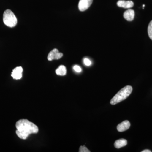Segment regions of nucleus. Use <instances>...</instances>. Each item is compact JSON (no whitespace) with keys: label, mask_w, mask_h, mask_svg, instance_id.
Segmentation results:
<instances>
[{"label":"nucleus","mask_w":152,"mask_h":152,"mask_svg":"<svg viewBox=\"0 0 152 152\" xmlns=\"http://www.w3.org/2000/svg\"><path fill=\"white\" fill-rule=\"evenodd\" d=\"M17 135L20 139L26 140L31 134H37L39 132L37 126L27 119L19 120L16 124Z\"/></svg>","instance_id":"obj_1"},{"label":"nucleus","mask_w":152,"mask_h":152,"mask_svg":"<svg viewBox=\"0 0 152 152\" xmlns=\"http://www.w3.org/2000/svg\"><path fill=\"white\" fill-rule=\"evenodd\" d=\"M132 90V87L131 86H127L124 87L111 100L110 104L115 105L124 100L130 96Z\"/></svg>","instance_id":"obj_2"},{"label":"nucleus","mask_w":152,"mask_h":152,"mask_svg":"<svg viewBox=\"0 0 152 152\" xmlns=\"http://www.w3.org/2000/svg\"><path fill=\"white\" fill-rule=\"evenodd\" d=\"M79 152H90V151L88 149V148L85 146V145L84 146H81L80 147V148H79Z\"/></svg>","instance_id":"obj_13"},{"label":"nucleus","mask_w":152,"mask_h":152,"mask_svg":"<svg viewBox=\"0 0 152 152\" xmlns=\"http://www.w3.org/2000/svg\"><path fill=\"white\" fill-rule=\"evenodd\" d=\"M127 144L126 140L124 139H121L117 140L114 143V146L116 148H120L122 147H124Z\"/></svg>","instance_id":"obj_10"},{"label":"nucleus","mask_w":152,"mask_h":152,"mask_svg":"<svg viewBox=\"0 0 152 152\" xmlns=\"http://www.w3.org/2000/svg\"><path fill=\"white\" fill-rule=\"evenodd\" d=\"M117 5L120 7L124 8L125 9H129L132 7L134 4L132 1H124L119 0L117 3Z\"/></svg>","instance_id":"obj_7"},{"label":"nucleus","mask_w":152,"mask_h":152,"mask_svg":"<svg viewBox=\"0 0 152 152\" xmlns=\"http://www.w3.org/2000/svg\"><path fill=\"white\" fill-rule=\"evenodd\" d=\"M62 53H59L58 50L54 49L50 52L48 55V59L49 61L53 60H58L63 57Z\"/></svg>","instance_id":"obj_4"},{"label":"nucleus","mask_w":152,"mask_h":152,"mask_svg":"<svg viewBox=\"0 0 152 152\" xmlns=\"http://www.w3.org/2000/svg\"><path fill=\"white\" fill-rule=\"evenodd\" d=\"M56 74L58 75L64 76L66 74V69L64 66L61 65L56 70Z\"/></svg>","instance_id":"obj_11"},{"label":"nucleus","mask_w":152,"mask_h":152,"mask_svg":"<svg viewBox=\"0 0 152 152\" xmlns=\"http://www.w3.org/2000/svg\"><path fill=\"white\" fill-rule=\"evenodd\" d=\"M84 64L86 66H90L91 65V61L89 59L85 58L83 60Z\"/></svg>","instance_id":"obj_14"},{"label":"nucleus","mask_w":152,"mask_h":152,"mask_svg":"<svg viewBox=\"0 0 152 152\" xmlns=\"http://www.w3.org/2000/svg\"><path fill=\"white\" fill-rule=\"evenodd\" d=\"M23 69L22 67L19 66L14 69L11 74L13 78L15 80H20L22 77Z\"/></svg>","instance_id":"obj_6"},{"label":"nucleus","mask_w":152,"mask_h":152,"mask_svg":"<svg viewBox=\"0 0 152 152\" xmlns=\"http://www.w3.org/2000/svg\"><path fill=\"white\" fill-rule=\"evenodd\" d=\"M135 16V12L134 10H128L125 11L124 14V18L128 21H132L134 20Z\"/></svg>","instance_id":"obj_9"},{"label":"nucleus","mask_w":152,"mask_h":152,"mask_svg":"<svg viewBox=\"0 0 152 152\" xmlns=\"http://www.w3.org/2000/svg\"><path fill=\"white\" fill-rule=\"evenodd\" d=\"M130 126L131 124L129 121L126 120L118 125L117 130L119 132H124L128 130L130 127Z\"/></svg>","instance_id":"obj_8"},{"label":"nucleus","mask_w":152,"mask_h":152,"mask_svg":"<svg viewBox=\"0 0 152 152\" xmlns=\"http://www.w3.org/2000/svg\"><path fill=\"white\" fill-rule=\"evenodd\" d=\"M3 21L7 26L13 28L16 26L18 20L15 14L11 10H7L3 14Z\"/></svg>","instance_id":"obj_3"},{"label":"nucleus","mask_w":152,"mask_h":152,"mask_svg":"<svg viewBox=\"0 0 152 152\" xmlns=\"http://www.w3.org/2000/svg\"><path fill=\"white\" fill-rule=\"evenodd\" d=\"M74 70L77 72L80 73L81 72L82 69L80 66L75 65L73 67Z\"/></svg>","instance_id":"obj_15"},{"label":"nucleus","mask_w":152,"mask_h":152,"mask_svg":"<svg viewBox=\"0 0 152 152\" xmlns=\"http://www.w3.org/2000/svg\"><path fill=\"white\" fill-rule=\"evenodd\" d=\"M148 31L149 37L152 40V20L151 21L148 25Z\"/></svg>","instance_id":"obj_12"},{"label":"nucleus","mask_w":152,"mask_h":152,"mask_svg":"<svg viewBox=\"0 0 152 152\" xmlns=\"http://www.w3.org/2000/svg\"><path fill=\"white\" fill-rule=\"evenodd\" d=\"M93 0H80L78 8L80 11L83 12L86 10L92 4Z\"/></svg>","instance_id":"obj_5"},{"label":"nucleus","mask_w":152,"mask_h":152,"mask_svg":"<svg viewBox=\"0 0 152 152\" xmlns=\"http://www.w3.org/2000/svg\"><path fill=\"white\" fill-rule=\"evenodd\" d=\"M151 151L149 150H145L144 151H142V152H151Z\"/></svg>","instance_id":"obj_16"}]
</instances>
